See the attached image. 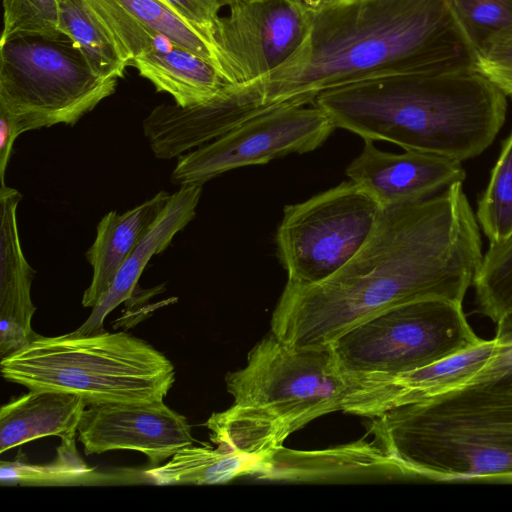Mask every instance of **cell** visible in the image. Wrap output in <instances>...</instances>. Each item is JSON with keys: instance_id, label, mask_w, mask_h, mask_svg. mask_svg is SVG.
I'll return each mask as SVG.
<instances>
[{"instance_id": "9c48e42d", "label": "cell", "mask_w": 512, "mask_h": 512, "mask_svg": "<svg viewBox=\"0 0 512 512\" xmlns=\"http://www.w3.org/2000/svg\"><path fill=\"white\" fill-rule=\"evenodd\" d=\"M383 208L349 180L286 205L276 233L288 283H320L345 266L374 231Z\"/></svg>"}, {"instance_id": "3957f363", "label": "cell", "mask_w": 512, "mask_h": 512, "mask_svg": "<svg viewBox=\"0 0 512 512\" xmlns=\"http://www.w3.org/2000/svg\"><path fill=\"white\" fill-rule=\"evenodd\" d=\"M336 128L464 161L488 148L502 125L506 95L474 63L367 80L321 93L312 103Z\"/></svg>"}, {"instance_id": "d6a6232c", "label": "cell", "mask_w": 512, "mask_h": 512, "mask_svg": "<svg viewBox=\"0 0 512 512\" xmlns=\"http://www.w3.org/2000/svg\"><path fill=\"white\" fill-rule=\"evenodd\" d=\"M304 10L314 13L322 9L331 0H293Z\"/></svg>"}, {"instance_id": "9a60e30c", "label": "cell", "mask_w": 512, "mask_h": 512, "mask_svg": "<svg viewBox=\"0 0 512 512\" xmlns=\"http://www.w3.org/2000/svg\"><path fill=\"white\" fill-rule=\"evenodd\" d=\"M257 479L298 483L406 480L399 463L375 440L309 451L283 446Z\"/></svg>"}, {"instance_id": "7402d4cb", "label": "cell", "mask_w": 512, "mask_h": 512, "mask_svg": "<svg viewBox=\"0 0 512 512\" xmlns=\"http://www.w3.org/2000/svg\"><path fill=\"white\" fill-rule=\"evenodd\" d=\"M77 433L61 438L57 456L46 464H30L22 459L1 461L0 482L3 486H94L112 483L119 478L99 472L80 457L76 449Z\"/></svg>"}, {"instance_id": "44dd1931", "label": "cell", "mask_w": 512, "mask_h": 512, "mask_svg": "<svg viewBox=\"0 0 512 512\" xmlns=\"http://www.w3.org/2000/svg\"><path fill=\"white\" fill-rule=\"evenodd\" d=\"M262 466L241 453L217 446H186L170 460L143 471L144 477L157 485L220 484L233 479L254 476Z\"/></svg>"}, {"instance_id": "5bb4252c", "label": "cell", "mask_w": 512, "mask_h": 512, "mask_svg": "<svg viewBox=\"0 0 512 512\" xmlns=\"http://www.w3.org/2000/svg\"><path fill=\"white\" fill-rule=\"evenodd\" d=\"M461 163L415 150L385 152L373 141L364 140L360 154L345 172L382 208H387L428 198L453 183L463 182L466 174Z\"/></svg>"}, {"instance_id": "8fae6325", "label": "cell", "mask_w": 512, "mask_h": 512, "mask_svg": "<svg viewBox=\"0 0 512 512\" xmlns=\"http://www.w3.org/2000/svg\"><path fill=\"white\" fill-rule=\"evenodd\" d=\"M216 20L212 43L228 84L264 77L288 61L305 41L311 13L293 0H238Z\"/></svg>"}, {"instance_id": "e0dca14e", "label": "cell", "mask_w": 512, "mask_h": 512, "mask_svg": "<svg viewBox=\"0 0 512 512\" xmlns=\"http://www.w3.org/2000/svg\"><path fill=\"white\" fill-rule=\"evenodd\" d=\"M35 271L28 264L19 239L17 208L0 210V356L4 358L35 336L31 286Z\"/></svg>"}, {"instance_id": "484cf974", "label": "cell", "mask_w": 512, "mask_h": 512, "mask_svg": "<svg viewBox=\"0 0 512 512\" xmlns=\"http://www.w3.org/2000/svg\"><path fill=\"white\" fill-rule=\"evenodd\" d=\"M116 1L150 30L164 36L174 45L213 63L222 75L218 54L210 41L165 4L159 0Z\"/></svg>"}, {"instance_id": "836d02e7", "label": "cell", "mask_w": 512, "mask_h": 512, "mask_svg": "<svg viewBox=\"0 0 512 512\" xmlns=\"http://www.w3.org/2000/svg\"><path fill=\"white\" fill-rule=\"evenodd\" d=\"M221 7L223 6H229L230 4L238 1V0H216Z\"/></svg>"}, {"instance_id": "4316f807", "label": "cell", "mask_w": 512, "mask_h": 512, "mask_svg": "<svg viewBox=\"0 0 512 512\" xmlns=\"http://www.w3.org/2000/svg\"><path fill=\"white\" fill-rule=\"evenodd\" d=\"M3 30L0 45L23 37L58 38L57 0H2Z\"/></svg>"}, {"instance_id": "ba28073f", "label": "cell", "mask_w": 512, "mask_h": 512, "mask_svg": "<svg viewBox=\"0 0 512 512\" xmlns=\"http://www.w3.org/2000/svg\"><path fill=\"white\" fill-rule=\"evenodd\" d=\"M481 341L468 323L462 303L430 298L385 310L346 331L331 346L344 374H398Z\"/></svg>"}, {"instance_id": "d6986e66", "label": "cell", "mask_w": 512, "mask_h": 512, "mask_svg": "<svg viewBox=\"0 0 512 512\" xmlns=\"http://www.w3.org/2000/svg\"><path fill=\"white\" fill-rule=\"evenodd\" d=\"M86 406L81 396L55 390H29L12 399L0 410V452L46 436L77 433Z\"/></svg>"}, {"instance_id": "30bf717a", "label": "cell", "mask_w": 512, "mask_h": 512, "mask_svg": "<svg viewBox=\"0 0 512 512\" xmlns=\"http://www.w3.org/2000/svg\"><path fill=\"white\" fill-rule=\"evenodd\" d=\"M335 128L330 117L314 104L276 108L179 156L171 182L203 185L232 169L307 153L321 146Z\"/></svg>"}, {"instance_id": "6da1fadb", "label": "cell", "mask_w": 512, "mask_h": 512, "mask_svg": "<svg viewBox=\"0 0 512 512\" xmlns=\"http://www.w3.org/2000/svg\"><path fill=\"white\" fill-rule=\"evenodd\" d=\"M482 256L463 182L383 208L367 242L339 271L313 285L287 282L271 332L292 347H321L401 304L430 298L462 303Z\"/></svg>"}, {"instance_id": "4fadbf2b", "label": "cell", "mask_w": 512, "mask_h": 512, "mask_svg": "<svg viewBox=\"0 0 512 512\" xmlns=\"http://www.w3.org/2000/svg\"><path fill=\"white\" fill-rule=\"evenodd\" d=\"M494 338L425 367L398 374L346 375L342 411L373 418L468 384L501 350Z\"/></svg>"}, {"instance_id": "4dcf8cb0", "label": "cell", "mask_w": 512, "mask_h": 512, "mask_svg": "<svg viewBox=\"0 0 512 512\" xmlns=\"http://www.w3.org/2000/svg\"><path fill=\"white\" fill-rule=\"evenodd\" d=\"M212 43V32L222 8L216 0H159ZM216 50V49H215Z\"/></svg>"}, {"instance_id": "52a82bcc", "label": "cell", "mask_w": 512, "mask_h": 512, "mask_svg": "<svg viewBox=\"0 0 512 512\" xmlns=\"http://www.w3.org/2000/svg\"><path fill=\"white\" fill-rule=\"evenodd\" d=\"M117 78H102L65 35L23 37L0 45V111L20 133L75 125L114 94Z\"/></svg>"}, {"instance_id": "7c38bea8", "label": "cell", "mask_w": 512, "mask_h": 512, "mask_svg": "<svg viewBox=\"0 0 512 512\" xmlns=\"http://www.w3.org/2000/svg\"><path fill=\"white\" fill-rule=\"evenodd\" d=\"M77 434L86 455L135 450L143 453L152 467L195 442L186 417L163 400L88 404Z\"/></svg>"}, {"instance_id": "7a4b0ae2", "label": "cell", "mask_w": 512, "mask_h": 512, "mask_svg": "<svg viewBox=\"0 0 512 512\" xmlns=\"http://www.w3.org/2000/svg\"><path fill=\"white\" fill-rule=\"evenodd\" d=\"M476 49L449 0H331L283 65L241 88L260 111L311 105L323 92L456 63Z\"/></svg>"}, {"instance_id": "8992f818", "label": "cell", "mask_w": 512, "mask_h": 512, "mask_svg": "<svg viewBox=\"0 0 512 512\" xmlns=\"http://www.w3.org/2000/svg\"><path fill=\"white\" fill-rule=\"evenodd\" d=\"M234 399L228 411L279 446L312 420L342 411L347 378L331 344L296 348L272 332L258 342L247 364L225 378Z\"/></svg>"}, {"instance_id": "ffe728a7", "label": "cell", "mask_w": 512, "mask_h": 512, "mask_svg": "<svg viewBox=\"0 0 512 512\" xmlns=\"http://www.w3.org/2000/svg\"><path fill=\"white\" fill-rule=\"evenodd\" d=\"M130 66L180 107L204 104L230 85L213 63L172 42L136 56Z\"/></svg>"}, {"instance_id": "cb8c5ba5", "label": "cell", "mask_w": 512, "mask_h": 512, "mask_svg": "<svg viewBox=\"0 0 512 512\" xmlns=\"http://www.w3.org/2000/svg\"><path fill=\"white\" fill-rule=\"evenodd\" d=\"M472 285L478 312L495 324L512 311V233L490 243Z\"/></svg>"}, {"instance_id": "83f0119b", "label": "cell", "mask_w": 512, "mask_h": 512, "mask_svg": "<svg viewBox=\"0 0 512 512\" xmlns=\"http://www.w3.org/2000/svg\"><path fill=\"white\" fill-rule=\"evenodd\" d=\"M478 50L512 30V0H449Z\"/></svg>"}, {"instance_id": "5b68a950", "label": "cell", "mask_w": 512, "mask_h": 512, "mask_svg": "<svg viewBox=\"0 0 512 512\" xmlns=\"http://www.w3.org/2000/svg\"><path fill=\"white\" fill-rule=\"evenodd\" d=\"M0 367L7 381L29 390L77 394L87 405L163 400L175 381L171 361L126 332L35 334L26 346L1 358Z\"/></svg>"}, {"instance_id": "f546056e", "label": "cell", "mask_w": 512, "mask_h": 512, "mask_svg": "<svg viewBox=\"0 0 512 512\" xmlns=\"http://www.w3.org/2000/svg\"><path fill=\"white\" fill-rule=\"evenodd\" d=\"M494 339L501 350L468 384L478 383L512 392V311L496 323Z\"/></svg>"}, {"instance_id": "ac0fdd59", "label": "cell", "mask_w": 512, "mask_h": 512, "mask_svg": "<svg viewBox=\"0 0 512 512\" xmlns=\"http://www.w3.org/2000/svg\"><path fill=\"white\" fill-rule=\"evenodd\" d=\"M170 196L166 191H160L122 214L110 211L100 220L95 240L86 251L93 275L83 294L84 307L93 308L107 292L119 268L157 219Z\"/></svg>"}, {"instance_id": "f1b7e54d", "label": "cell", "mask_w": 512, "mask_h": 512, "mask_svg": "<svg viewBox=\"0 0 512 512\" xmlns=\"http://www.w3.org/2000/svg\"><path fill=\"white\" fill-rule=\"evenodd\" d=\"M474 65L506 96L512 97V30L481 47Z\"/></svg>"}, {"instance_id": "d4e9b609", "label": "cell", "mask_w": 512, "mask_h": 512, "mask_svg": "<svg viewBox=\"0 0 512 512\" xmlns=\"http://www.w3.org/2000/svg\"><path fill=\"white\" fill-rule=\"evenodd\" d=\"M475 216L490 243L512 233V132L502 146Z\"/></svg>"}, {"instance_id": "277c9868", "label": "cell", "mask_w": 512, "mask_h": 512, "mask_svg": "<svg viewBox=\"0 0 512 512\" xmlns=\"http://www.w3.org/2000/svg\"><path fill=\"white\" fill-rule=\"evenodd\" d=\"M406 480L512 483V392L470 383L371 418Z\"/></svg>"}, {"instance_id": "603a6c76", "label": "cell", "mask_w": 512, "mask_h": 512, "mask_svg": "<svg viewBox=\"0 0 512 512\" xmlns=\"http://www.w3.org/2000/svg\"><path fill=\"white\" fill-rule=\"evenodd\" d=\"M59 29L102 78H122L129 63L87 0H57Z\"/></svg>"}, {"instance_id": "1f68e13d", "label": "cell", "mask_w": 512, "mask_h": 512, "mask_svg": "<svg viewBox=\"0 0 512 512\" xmlns=\"http://www.w3.org/2000/svg\"><path fill=\"white\" fill-rule=\"evenodd\" d=\"M16 121L6 112L0 111V180L5 184V173L13 144L20 135Z\"/></svg>"}, {"instance_id": "2e32d148", "label": "cell", "mask_w": 512, "mask_h": 512, "mask_svg": "<svg viewBox=\"0 0 512 512\" xmlns=\"http://www.w3.org/2000/svg\"><path fill=\"white\" fill-rule=\"evenodd\" d=\"M201 193L202 185L188 184L181 185L171 194L157 219L119 268L107 292L92 308L87 320L74 331L75 333L95 335L105 332V318L120 303L134 296L138 280L150 259L163 252L174 236L195 217Z\"/></svg>"}]
</instances>
